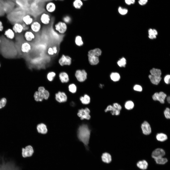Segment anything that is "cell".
I'll use <instances>...</instances> for the list:
<instances>
[{
  "instance_id": "20",
  "label": "cell",
  "mask_w": 170,
  "mask_h": 170,
  "mask_svg": "<svg viewBox=\"0 0 170 170\" xmlns=\"http://www.w3.org/2000/svg\"><path fill=\"white\" fill-rule=\"evenodd\" d=\"M22 23L26 25L30 26L34 21L33 17L30 14L24 15L22 19Z\"/></svg>"
},
{
  "instance_id": "13",
  "label": "cell",
  "mask_w": 170,
  "mask_h": 170,
  "mask_svg": "<svg viewBox=\"0 0 170 170\" xmlns=\"http://www.w3.org/2000/svg\"><path fill=\"white\" fill-rule=\"evenodd\" d=\"M3 32L4 36L9 40H13L16 37V34L11 28L6 29L4 30Z\"/></svg>"
},
{
  "instance_id": "22",
  "label": "cell",
  "mask_w": 170,
  "mask_h": 170,
  "mask_svg": "<svg viewBox=\"0 0 170 170\" xmlns=\"http://www.w3.org/2000/svg\"><path fill=\"white\" fill-rule=\"evenodd\" d=\"M108 111H110L111 114L113 115H119L120 113V111L117 110L112 105H108L105 110V112Z\"/></svg>"
},
{
  "instance_id": "60",
  "label": "cell",
  "mask_w": 170,
  "mask_h": 170,
  "mask_svg": "<svg viewBox=\"0 0 170 170\" xmlns=\"http://www.w3.org/2000/svg\"><path fill=\"white\" fill-rule=\"evenodd\" d=\"M1 39L0 38V43H1Z\"/></svg>"
},
{
  "instance_id": "61",
  "label": "cell",
  "mask_w": 170,
  "mask_h": 170,
  "mask_svg": "<svg viewBox=\"0 0 170 170\" xmlns=\"http://www.w3.org/2000/svg\"><path fill=\"white\" fill-rule=\"evenodd\" d=\"M13 0V1H15L14 0Z\"/></svg>"
},
{
  "instance_id": "44",
  "label": "cell",
  "mask_w": 170,
  "mask_h": 170,
  "mask_svg": "<svg viewBox=\"0 0 170 170\" xmlns=\"http://www.w3.org/2000/svg\"><path fill=\"white\" fill-rule=\"evenodd\" d=\"M112 106L119 110L120 111L121 110L122 107L121 106L117 103H114L113 104Z\"/></svg>"
},
{
  "instance_id": "42",
  "label": "cell",
  "mask_w": 170,
  "mask_h": 170,
  "mask_svg": "<svg viewBox=\"0 0 170 170\" xmlns=\"http://www.w3.org/2000/svg\"><path fill=\"white\" fill-rule=\"evenodd\" d=\"M164 114L165 118L167 119H170V109L169 108H166L164 112Z\"/></svg>"
},
{
  "instance_id": "53",
  "label": "cell",
  "mask_w": 170,
  "mask_h": 170,
  "mask_svg": "<svg viewBox=\"0 0 170 170\" xmlns=\"http://www.w3.org/2000/svg\"><path fill=\"white\" fill-rule=\"evenodd\" d=\"M22 23L24 31L29 30V29L30 28L29 26L26 25L23 23Z\"/></svg>"
},
{
  "instance_id": "17",
  "label": "cell",
  "mask_w": 170,
  "mask_h": 170,
  "mask_svg": "<svg viewBox=\"0 0 170 170\" xmlns=\"http://www.w3.org/2000/svg\"><path fill=\"white\" fill-rule=\"evenodd\" d=\"M56 8L55 3L53 1H49L45 4V8L46 11L48 13H51L54 12Z\"/></svg>"
},
{
  "instance_id": "59",
  "label": "cell",
  "mask_w": 170,
  "mask_h": 170,
  "mask_svg": "<svg viewBox=\"0 0 170 170\" xmlns=\"http://www.w3.org/2000/svg\"><path fill=\"white\" fill-rule=\"evenodd\" d=\"M149 38L150 39H153L152 36L149 35Z\"/></svg>"
},
{
  "instance_id": "32",
  "label": "cell",
  "mask_w": 170,
  "mask_h": 170,
  "mask_svg": "<svg viewBox=\"0 0 170 170\" xmlns=\"http://www.w3.org/2000/svg\"><path fill=\"white\" fill-rule=\"evenodd\" d=\"M56 75L55 72L53 71L49 72L47 73L46 77L47 80L50 82L53 81Z\"/></svg>"
},
{
  "instance_id": "18",
  "label": "cell",
  "mask_w": 170,
  "mask_h": 170,
  "mask_svg": "<svg viewBox=\"0 0 170 170\" xmlns=\"http://www.w3.org/2000/svg\"><path fill=\"white\" fill-rule=\"evenodd\" d=\"M30 26L29 27L31 31L35 33L38 32L41 28V25L40 23L36 21H33Z\"/></svg>"
},
{
  "instance_id": "47",
  "label": "cell",
  "mask_w": 170,
  "mask_h": 170,
  "mask_svg": "<svg viewBox=\"0 0 170 170\" xmlns=\"http://www.w3.org/2000/svg\"><path fill=\"white\" fill-rule=\"evenodd\" d=\"M47 53L50 55H52L54 54L52 47H50L48 48L47 50Z\"/></svg>"
},
{
  "instance_id": "45",
  "label": "cell",
  "mask_w": 170,
  "mask_h": 170,
  "mask_svg": "<svg viewBox=\"0 0 170 170\" xmlns=\"http://www.w3.org/2000/svg\"><path fill=\"white\" fill-rule=\"evenodd\" d=\"M133 89L135 91L139 92L141 91L142 90V87L140 85H135L133 87Z\"/></svg>"
},
{
  "instance_id": "38",
  "label": "cell",
  "mask_w": 170,
  "mask_h": 170,
  "mask_svg": "<svg viewBox=\"0 0 170 170\" xmlns=\"http://www.w3.org/2000/svg\"><path fill=\"white\" fill-rule=\"evenodd\" d=\"M124 106L125 108L128 110H130L133 109L134 106L133 102L132 101H129L125 103Z\"/></svg>"
},
{
  "instance_id": "50",
  "label": "cell",
  "mask_w": 170,
  "mask_h": 170,
  "mask_svg": "<svg viewBox=\"0 0 170 170\" xmlns=\"http://www.w3.org/2000/svg\"><path fill=\"white\" fill-rule=\"evenodd\" d=\"M63 20L65 22H68L70 21L71 18L68 16H66L63 17Z\"/></svg>"
},
{
  "instance_id": "54",
  "label": "cell",
  "mask_w": 170,
  "mask_h": 170,
  "mask_svg": "<svg viewBox=\"0 0 170 170\" xmlns=\"http://www.w3.org/2000/svg\"><path fill=\"white\" fill-rule=\"evenodd\" d=\"M52 47L54 54H56L58 52V49L57 47L55 46H54Z\"/></svg>"
},
{
  "instance_id": "10",
  "label": "cell",
  "mask_w": 170,
  "mask_h": 170,
  "mask_svg": "<svg viewBox=\"0 0 170 170\" xmlns=\"http://www.w3.org/2000/svg\"><path fill=\"white\" fill-rule=\"evenodd\" d=\"M166 96V94L162 92L155 93L152 96L153 100L159 101L162 104L164 103V100Z\"/></svg>"
},
{
  "instance_id": "35",
  "label": "cell",
  "mask_w": 170,
  "mask_h": 170,
  "mask_svg": "<svg viewBox=\"0 0 170 170\" xmlns=\"http://www.w3.org/2000/svg\"><path fill=\"white\" fill-rule=\"evenodd\" d=\"M101 51L99 48H96L88 52V55H92L98 57L101 54Z\"/></svg>"
},
{
  "instance_id": "52",
  "label": "cell",
  "mask_w": 170,
  "mask_h": 170,
  "mask_svg": "<svg viewBox=\"0 0 170 170\" xmlns=\"http://www.w3.org/2000/svg\"><path fill=\"white\" fill-rule=\"evenodd\" d=\"M148 1V0H139L138 2L141 5H143L145 4Z\"/></svg>"
},
{
  "instance_id": "43",
  "label": "cell",
  "mask_w": 170,
  "mask_h": 170,
  "mask_svg": "<svg viewBox=\"0 0 170 170\" xmlns=\"http://www.w3.org/2000/svg\"><path fill=\"white\" fill-rule=\"evenodd\" d=\"M118 10L119 13L122 15L126 14L128 11L127 9H126L123 8L121 7H119Z\"/></svg>"
},
{
  "instance_id": "9",
  "label": "cell",
  "mask_w": 170,
  "mask_h": 170,
  "mask_svg": "<svg viewBox=\"0 0 170 170\" xmlns=\"http://www.w3.org/2000/svg\"><path fill=\"white\" fill-rule=\"evenodd\" d=\"M141 127L144 135H148L151 133V128L150 124L147 121H144L142 123Z\"/></svg>"
},
{
  "instance_id": "11",
  "label": "cell",
  "mask_w": 170,
  "mask_h": 170,
  "mask_svg": "<svg viewBox=\"0 0 170 170\" xmlns=\"http://www.w3.org/2000/svg\"><path fill=\"white\" fill-rule=\"evenodd\" d=\"M20 48V51L22 53L27 54L31 51L32 47L29 42L25 41L21 43Z\"/></svg>"
},
{
  "instance_id": "27",
  "label": "cell",
  "mask_w": 170,
  "mask_h": 170,
  "mask_svg": "<svg viewBox=\"0 0 170 170\" xmlns=\"http://www.w3.org/2000/svg\"><path fill=\"white\" fill-rule=\"evenodd\" d=\"M34 100L36 102H42L44 99L43 95L38 91L34 93Z\"/></svg>"
},
{
  "instance_id": "14",
  "label": "cell",
  "mask_w": 170,
  "mask_h": 170,
  "mask_svg": "<svg viewBox=\"0 0 170 170\" xmlns=\"http://www.w3.org/2000/svg\"><path fill=\"white\" fill-rule=\"evenodd\" d=\"M164 150L161 148H157L154 150L151 154L152 157L154 159L164 156L165 154Z\"/></svg>"
},
{
  "instance_id": "6",
  "label": "cell",
  "mask_w": 170,
  "mask_h": 170,
  "mask_svg": "<svg viewBox=\"0 0 170 170\" xmlns=\"http://www.w3.org/2000/svg\"><path fill=\"white\" fill-rule=\"evenodd\" d=\"M72 59L69 56L62 54L58 60V63L60 66H70L72 63Z\"/></svg>"
},
{
  "instance_id": "5",
  "label": "cell",
  "mask_w": 170,
  "mask_h": 170,
  "mask_svg": "<svg viewBox=\"0 0 170 170\" xmlns=\"http://www.w3.org/2000/svg\"><path fill=\"white\" fill-rule=\"evenodd\" d=\"M55 27V30L61 34H64L67 29L66 23L64 21H59L56 24Z\"/></svg>"
},
{
  "instance_id": "1",
  "label": "cell",
  "mask_w": 170,
  "mask_h": 170,
  "mask_svg": "<svg viewBox=\"0 0 170 170\" xmlns=\"http://www.w3.org/2000/svg\"><path fill=\"white\" fill-rule=\"evenodd\" d=\"M90 131L88 125L83 124L80 126L77 131V136L79 140L86 146L89 143Z\"/></svg>"
},
{
  "instance_id": "57",
  "label": "cell",
  "mask_w": 170,
  "mask_h": 170,
  "mask_svg": "<svg viewBox=\"0 0 170 170\" xmlns=\"http://www.w3.org/2000/svg\"><path fill=\"white\" fill-rule=\"evenodd\" d=\"M104 85L102 84H100L99 85V87L101 89L102 88L104 87Z\"/></svg>"
},
{
  "instance_id": "41",
  "label": "cell",
  "mask_w": 170,
  "mask_h": 170,
  "mask_svg": "<svg viewBox=\"0 0 170 170\" xmlns=\"http://www.w3.org/2000/svg\"><path fill=\"white\" fill-rule=\"evenodd\" d=\"M7 103V100L6 98H3L0 99V109L5 107Z\"/></svg>"
},
{
  "instance_id": "62",
  "label": "cell",
  "mask_w": 170,
  "mask_h": 170,
  "mask_svg": "<svg viewBox=\"0 0 170 170\" xmlns=\"http://www.w3.org/2000/svg\"><path fill=\"white\" fill-rule=\"evenodd\" d=\"M0 66H1V64H0Z\"/></svg>"
},
{
  "instance_id": "2",
  "label": "cell",
  "mask_w": 170,
  "mask_h": 170,
  "mask_svg": "<svg viewBox=\"0 0 170 170\" xmlns=\"http://www.w3.org/2000/svg\"><path fill=\"white\" fill-rule=\"evenodd\" d=\"M15 1L11 0H4L3 10L4 13H9L15 8Z\"/></svg>"
},
{
  "instance_id": "40",
  "label": "cell",
  "mask_w": 170,
  "mask_h": 170,
  "mask_svg": "<svg viewBox=\"0 0 170 170\" xmlns=\"http://www.w3.org/2000/svg\"><path fill=\"white\" fill-rule=\"evenodd\" d=\"M75 42L76 44L79 46L82 45L83 44L81 38L79 36H76L75 38Z\"/></svg>"
},
{
  "instance_id": "46",
  "label": "cell",
  "mask_w": 170,
  "mask_h": 170,
  "mask_svg": "<svg viewBox=\"0 0 170 170\" xmlns=\"http://www.w3.org/2000/svg\"><path fill=\"white\" fill-rule=\"evenodd\" d=\"M4 0H0V13H4L3 10V5Z\"/></svg>"
},
{
  "instance_id": "49",
  "label": "cell",
  "mask_w": 170,
  "mask_h": 170,
  "mask_svg": "<svg viewBox=\"0 0 170 170\" xmlns=\"http://www.w3.org/2000/svg\"><path fill=\"white\" fill-rule=\"evenodd\" d=\"M4 30V28L3 22L0 20V32H3Z\"/></svg>"
},
{
  "instance_id": "37",
  "label": "cell",
  "mask_w": 170,
  "mask_h": 170,
  "mask_svg": "<svg viewBox=\"0 0 170 170\" xmlns=\"http://www.w3.org/2000/svg\"><path fill=\"white\" fill-rule=\"evenodd\" d=\"M83 5V3L81 0H74L73 5L76 8L79 9L81 8Z\"/></svg>"
},
{
  "instance_id": "3",
  "label": "cell",
  "mask_w": 170,
  "mask_h": 170,
  "mask_svg": "<svg viewBox=\"0 0 170 170\" xmlns=\"http://www.w3.org/2000/svg\"><path fill=\"white\" fill-rule=\"evenodd\" d=\"M75 76L78 81L82 82L85 81L87 79V73L84 69H78L76 71Z\"/></svg>"
},
{
  "instance_id": "48",
  "label": "cell",
  "mask_w": 170,
  "mask_h": 170,
  "mask_svg": "<svg viewBox=\"0 0 170 170\" xmlns=\"http://www.w3.org/2000/svg\"><path fill=\"white\" fill-rule=\"evenodd\" d=\"M170 75H167L165 77L164 81L165 83L167 84H169L170 83Z\"/></svg>"
},
{
  "instance_id": "51",
  "label": "cell",
  "mask_w": 170,
  "mask_h": 170,
  "mask_svg": "<svg viewBox=\"0 0 170 170\" xmlns=\"http://www.w3.org/2000/svg\"><path fill=\"white\" fill-rule=\"evenodd\" d=\"M126 3L128 5L133 4L135 2V0H125Z\"/></svg>"
},
{
  "instance_id": "25",
  "label": "cell",
  "mask_w": 170,
  "mask_h": 170,
  "mask_svg": "<svg viewBox=\"0 0 170 170\" xmlns=\"http://www.w3.org/2000/svg\"><path fill=\"white\" fill-rule=\"evenodd\" d=\"M37 128L38 132L40 133L44 134H46L47 132V126L45 124L43 123L38 124Z\"/></svg>"
},
{
  "instance_id": "12",
  "label": "cell",
  "mask_w": 170,
  "mask_h": 170,
  "mask_svg": "<svg viewBox=\"0 0 170 170\" xmlns=\"http://www.w3.org/2000/svg\"><path fill=\"white\" fill-rule=\"evenodd\" d=\"M11 28L16 34H21L24 32L22 23L20 22L14 23Z\"/></svg>"
},
{
  "instance_id": "29",
  "label": "cell",
  "mask_w": 170,
  "mask_h": 170,
  "mask_svg": "<svg viewBox=\"0 0 170 170\" xmlns=\"http://www.w3.org/2000/svg\"><path fill=\"white\" fill-rule=\"evenodd\" d=\"M149 77L151 83L155 85H158L162 79L161 76H154L151 75L149 76Z\"/></svg>"
},
{
  "instance_id": "23",
  "label": "cell",
  "mask_w": 170,
  "mask_h": 170,
  "mask_svg": "<svg viewBox=\"0 0 170 170\" xmlns=\"http://www.w3.org/2000/svg\"><path fill=\"white\" fill-rule=\"evenodd\" d=\"M88 56L89 62L91 65H94L98 64L99 62L98 57L92 55H88Z\"/></svg>"
},
{
  "instance_id": "28",
  "label": "cell",
  "mask_w": 170,
  "mask_h": 170,
  "mask_svg": "<svg viewBox=\"0 0 170 170\" xmlns=\"http://www.w3.org/2000/svg\"><path fill=\"white\" fill-rule=\"evenodd\" d=\"M156 138L158 141L163 142L166 140L168 139L167 135L163 133H157L156 135Z\"/></svg>"
},
{
  "instance_id": "7",
  "label": "cell",
  "mask_w": 170,
  "mask_h": 170,
  "mask_svg": "<svg viewBox=\"0 0 170 170\" xmlns=\"http://www.w3.org/2000/svg\"><path fill=\"white\" fill-rule=\"evenodd\" d=\"M55 100L59 103H64L67 101L68 97L64 92L59 91L55 94Z\"/></svg>"
},
{
  "instance_id": "16",
  "label": "cell",
  "mask_w": 170,
  "mask_h": 170,
  "mask_svg": "<svg viewBox=\"0 0 170 170\" xmlns=\"http://www.w3.org/2000/svg\"><path fill=\"white\" fill-rule=\"evenodd\" d=\"M40 20L42 24L47 25L50 23L51 21V17L49 14L44 12L42 13L40 15Z\"/></svg>"
},
{
  "instance_id": "36",
  "label": "cell",
  "mask_w": 170,
  "mask_h": 170,
  "mask_svg": "<svg viewBox=\"0 0 170 170\" xmlns=\"http://www.w3.org/2000/svg\"><path fill=\"white\" fill-rule=\"evenodd\" d=\"M154 159L156 163L159 164H164L168 162L167 159L166 158L163 157Z\"/></svg>"
},
{
  "instance_id": "33",
  "label": "cell",
  "mask_w": 170,
  "mask_h": 170,
  "mask_svg": "<svg viewBox=\"0 0 170 170\" xmlns=\"http://www.w3.org/2000/svg\"><path fill=\"white\" fill-rule=\"evenodd\" d=\"M151 75L156 76H161L162 72L161 70L158 69L153 68L150 70Z\"/></svg>"
},
{
  "instance_id": "19",
  "label": "cell",
  "mask_w": 170,
  "mask_h": 170,
  "mask_svg": "<svg viewBox=\"0 0 170 170\" xmlns=\"http://www.w3.org/2000/svg\"><path fill=\"white\" fill-rule=\"evenodd\" d=\"M59 80L62 83H66L69 81V78L68 74L65 71L60 72L59 74Z\"/></svg>"
},
{
  "instance_id": "24",
  "label": "cell",
  "mask_w": 170,
  "mask_h": 170,
  "mask_svg": "<svg viewBox=\"0 0 170 170\" xmlns=\"http://www.w3.org/2000/svg\"><path fill=\"white\" fill-rule=\"evenodd\" d=\"M79 99L82 104L85 105L89 104L91 101L90 97L87 94H85L80 97Z\"/></svg>"
},
{
  "instance_id": "34",
  "label": "cell",
  "mask_w": 170,
  "mask_h": 170,
  "mask_svg": "<svg viewBox=\"0 0 170 170\" xmlns=\"http://www.w3.org/2000/svg\"><path fill=\"white\" fill-rule=\"evenodd\" d=\"M77 89L76 85L74 83L70 84L68 86V90L71 93L74 94L76 93Z\"/></svg>"
},
{
  "instance_id": "63",
  "label": "cell",
  "mask_w": 170,
  "mask_h": 170,
  "mask_svg": "<svg viewBox=\"0 0 170 170\" xmlns=\"http://www.w3.org/2000/svg\"></svg>"
},
{
  "instance_id": "26",
  "label": "cell",
  "mask_w": 170,
  "mask_h": 170,
  "mask_svg": "<svg viewBox=\"0 0 170 170\" xmlns=\"http://www.w3.org/2000/svg\"><path fill=\"white\" fill-rule=\"evenodd\" d=\"M102 161L106 163H109L111 161V157L110 154L107 153H105L102 154Z\"/></svg>"
},
{
  "instance_id": "55",
  "label": "cell",
  "mask_w": 170,
  "mask_h": 170,
  "mask_svg": "<svg viewBox=\"0 0 170 170\" xmlns=\"http://www.w3.org/2000/svg\"><path fill=\"white\" fill-rule=\"evenodd\" d=\"M149 34V35L152 36L154 35L153 33V31L152 29H150L148 31Z\"/></svg>"
},
{
  "instance_id": "56",
  "label": "cell",
  "mask_w": 170,
  "mask_h": 170,
  "mask_svg": "<svg viewBox=\"0 0 170 170\" xmlns=\"http://www.w3.org/2000/svg\"><path fill=\"white\" fill-rule=\"evenodd\" d=\"M153 30L154 34L156 36L157 34V31L155 29H153Z\"/></svg>"
},
{
  "instance_id": "39",
  "label": "cell",
  "mask_w": 170,
  "mask_h": 170,
  "mask_svg": "<svg viewBox=\"0 0 170 170\" xmlns=\"http://www.w3.org/2000/svg\"><path fill=\"white\" fill-rule=\"evenodd\" d=\"M117 64L120 67H125L126 64V59L124 57H122L117 62Z\"/></svg>"
},
{
  "instance_id": "15",
  "label": "cell",
  "mask_w": 170,
  "mask_h": 170,
  "mask_svg": "<svg viewBox=\"0 0 170 170\" xmlns=\"http://www.w3.org/2000/svg\"><path fill=\"white\" fill-rule=\"evenodd\" d=\"M23 36L26 41L29 42L33 41L35 38V35L33 32L29 30L24 31Z\"/></svg>"
},
{
  "instance_id": "58",
  "label": "cell",
  "mask_w": 170,
  "mask_h": 170,
  "mask_svg": "<svg viewBox=\"0 0 170 170\" xmlns=\"http://www.w3.org/2000/svg\"><path fill=\"white\" fill-rule=\"evenodd\" d=\"M167 101L168 102L170 103V97L168 96L167 98Z\"/></svg>"
},
{
  "instance_id": "4",
  "label": "cell",
  "mask_w": 170,
  "mask_h": 170,
  "mask_svg": "<svg viewBox=\"0 0 170 170\" xmlns=\"http://www.w3.org/2000/svg\"><path fill=\"white\" fill-rule=\"evenodd\" d=\"M90 112L89 109L86 107L84 109L82 108L79 110L77 115L81 120L85 119L88 120L90 118L89 114Z\"/></svg>"
},
{
  "instance_id": "30",
  "label": "cell",
  "mask_w": 170,
  "mask_h": 170,
  "mask_svg": "<svg viewBox=\"0 0 170 170\" xmlns=\"http://www.w3.org/2000/svg\"><path fill=\"white\" fill-rule=\"evenodd\" d=\"M136 165L140 169L143 170H145L147 168L148 164L146 160H143L138 161Z\"/></svg>"
},
{
  "instance_id": "21",
  "label": "cell",
  "mask_w": 170,
  "mask_h": 170,
  "mask_svg": "<svg viewBox=\"0 0 170 170\" xmlns=\"http://www.w3.org/2000/svg\"><path fill=\"white\" fill-rule=\"evenodd\" d=\"M38 91L43 95L44 100H47L49 98L50 96L49 91L46 89L44 86H40L38 87Z\"/></svg>"
},
{
  "instance_id": "8",
  "label": "cell",
  "mask_w": 170,
  "mask_h": 170,
  "mask_svg": "<svg viewBox=\"0 0 170 170\" xmlns=\"http://www.w3.org/2000/svg\"><path fill=\"white\" fill-rule=\"evenodd\" d=\"M21 151V155L24 158L31 157L34 152L33 148L30 145H28L22 148Z\"/></svg>"
},
{
  "instance_id": "31",
  "label": "cell",
  "mask_w": 170,
  "mask_h": 170,
  "mask_svg": "<svg viewBox=\"0 0 170 170\" xmlns=\"http://www.w3.org/2000/svg\"><path fill=\"white\" fill-rule=\"evenodd\" d=\"M110 79L115 82L119 81L120 78L119 74L116 72H112L110 74Z\"/></svg>"
}]
</instances>
